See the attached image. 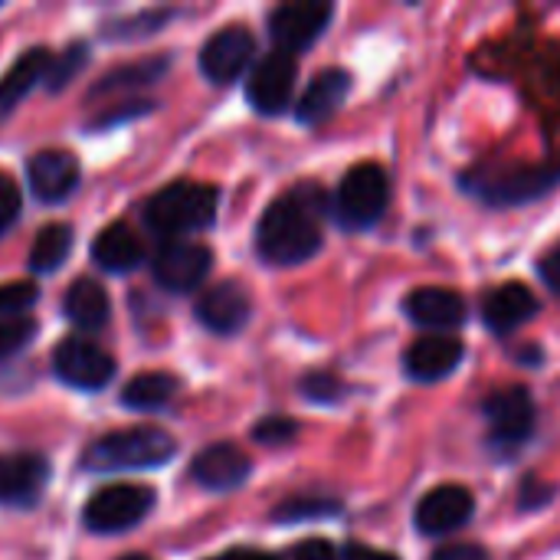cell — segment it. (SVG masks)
Here are the masks:
<instances>
[{"instance_id": "6da1fadb", "label": "cell", "mask_w": 560, "mask_h": 560, "mask_svg": "<svg viewBox=\"0 0 560 560\" xmlns=\"http://www.w3.org/2000/svg\"><path fill=\"white\" fill-rule=\"evenodd\" d=\"M318 190L299 187L279 200H272L256 230V249L272 266H299L322 249L318 226Z\"/></svg>"}, {"instance_id": "7a4b0ae2", "label": "cell", "mask_w": 560, "mask_h": 560, "mask_svg": "<svg viewBox=\"0 0 560 560\" xmlns=\"http://www.w3.org/2000/svg\"><path fill=\"white\" fill-rule=\"evenodd\" d=\"M177 443L158 427H131L115 430L89 446L82 466L92 472H115V469H154L174 459Z\"/></svg>"}, {"instance_id": "3957f363", "label": "cell", "mask_w": 560, "mask_h": 560, "mask_svg": "<svg viewBox=\"0 0 560 560\" xmlns=\"http://www.w3.org/2000/svg\"><path fill=\"white\" fill-rule=\"evenodd\" d=\"M217 187L210 184H197V180H177L167 184L164 190H158L148 207H144V220L164 233V236H180V233H194L213 223L217 217Z\"/></svg>"}, {"instance_id": "277c9868", "label": "cell", "mask_w": 560, "mask_h": 560, "mask_svg": "<svg viewBox=\"0 0 560 560\" xmlns=\"http://www.w3.org/2000/svg\"><path fill=\"white\" fill-rule=\"evenodd\" d=\"M154 492L148 486H128V482H118V486H105L98 489L85 509H82V522L89 532L95 535H115V532H128L135 528L151 509H154Z\"/></svg>"}, {"instance_id": "5b68a950", "label": "cell", "mask_w": 560, "mask_h": 560, "mask_svg": "<svg viewBox=\"0 0 560 560\" xmlns=\"http://www.w3.org/2000/svg\"><path fill=\"white\" fill-rule=\"evenodd\" d=\"M387 200H390V184H387L384 167L358 164L345 174L338 197H335V207H338V217L348 230H364L384 217Z\"/></svg>"}, {"instance_id": "8992f818", "label": "cell", "mask_w": 560, "mask_h": 560, "mask_svg": "<svg viewBox=\"0 0 560 560\" xmlns=\"http://www.w3.org/2000/svg\"><path fill=\"white\" fill-rule=\"evenodd\" d=\"M52 368H56L59 381L75 390H102L115 374V358L108 351H102L95 341L66 338V341H59V348L52 354Z\"/></svg>"}, {"instance_id": "52a82bcc", "label": "cell", "mask_w": 560, "mask_h": 560, "mask_svg": "<svg viewBox=\"0 0 560 560\" xmlns=\"http://www.w3.org/2000/svg\"><path fill=\"white\" fill-rule=\"evenodd\" d=\"M331 13H335V7L325 3V0L282 3V7H276L272 16H269V33H272V39H276V46H279L282 52L292 56V52L312 46V43L325 33Z\"/></svg>"}, {"instance_id": "ba28073f", "label": "cell", "mask_w": 560, "mask_h": 560, "mask_svg": "<svg viewBox=\"0 0 560 560\" xmlns=\"http://www.w3.org/2000/svg\"><path fill=\"white\" fill-rule=\"evenodd\" d=\"M486 420L492 443L502 450H515L535 430V404L525 387H505L486 400Z\"/></svg>"}, {"instance_id": "9c48e42d", "label": "cell", "mask_w": 560, "mask_h": 560, "mask_svg": "<svg viewBox=\"0 0 560 560\" xmlns=\"http://www.w3.org/2000/svg\"><path fill=\"white\" fill-rule=\"evenodd\" d=\"M213 266V253L203 243H167L154 259V279L167 292H194Z\"/></svg>"}, {"instance_id": "30bf717a", "label": "cell", "mask_w": 560, "mask_h": 560, "mask_svg": "<svg viewBox=\"0 0 560 560\" xmlns=\"http://www.w3.org/2000/svg\"><path fill=\"white\" fill-rule=\"evenodd\" d=\"M256 39L246 26H223L200 49V72L210 82H233L253 59Z\"/></svg>"}, {"instance_id": "8fae6325", "label": "cell", "mask_w": 560, "mask_h": 560, "mask_svg": "<svg viewBox=\"0 0 560 560\" xmlns=\"http://www.w3.org/2000/svg\"><path fill=\"white\" fill-rule=\"evenodd\" d=\"M292 89H295V56H289L282 49L269 52L253 69V75L246 82V95H249L253 108L262 115H279L289 105Z\"/></svg>"}, {"instance_id": "7c38bea8", "label": "cell", "mask_w": 560, "mask_h": 560, "mask_svg": "<svg viewBox=\"0 0 560 560\" xmlns=\"http://www.w3.org/2000/svg\"><path fill=\"white\" fill-rule=\"evenodd\" d=\"M476 512V499L463 486H440L417 505V525L423 535H450L463 528Z\"/></svg>"}, {"instance_id": "4fadbf2b", "label": "cell", "mask_w": 560, "mask_h": 560, "mask_svg": "<svg viewBox=\"0 0 560 560\" xmlns=\"http://www.w3.org/2000/svg\"><path fill=\"white\" fill-rule=\"evenodd\" d=\"M560 184V164H545V167H522V171H509L495 180L479 184V197L492 207H515V203H528L541 194H548L551 187Z\"/></svg>"}, {"instance_id": "5bb4252c", "label": "cell", "mask_w": 560, "mask_h": 560, "mask_svg": "<svg viewBox=\"0 0 560 560\" xmlns=\"http://www.w3.org/2000/svg\"><path fill=\"white\" fill-rule=\"evenodd\" d=\"M249 469H253V463H249V456L240 446H233V443H213L203 453H197V459L190 466V476L203 489L226 492V489L243 486L249 479Z\"/></svg>"}, {"instance_id": "9a60e30c", "label": "cell", "mask_w": 560, "mask_h": 560, "mask_svg": "<svg viewBox=\"0 0 560 560\" xmlns=\"http://www.w3.org/2000/svg\"><path fill=\"white\" fill-rule=\"evenodd\" d=\"M49 466L33 453L0 456V505H33L46 489Z\"/></svg>"}, {"instance_id": "2e32d148", "label": "cell", "mask_w": 560, "mask_h": 560, "mask_svg": "<svg viewBox=\"0 0 560 560\" xmlns=\"http://www.w3.org/2000/svg\"><path fill=\"white\" fill-rule=\"evenodd\" d=\"M253 302L249 292L236 282H220L213 289H207L197 302V318L200 325H207L217 335H233L249 322Z\"/></svg>"}, {"instance_id": "e0dca14e", "label": "cell", "mask_w": 560, "mask_h": 560, "mask_svg": "<svg viewBox=\"0 0 560 560\" xmlns=\"http://www.w3.org/2000/svg\"><path fill=\"white\" fill-rule=\"evenodd\" d=\"M79 184V161L69 151H39L30 158V187L39 200L59 203Z\"/></svg>"}, {"instance_id": "ac0fdd59", "label": "cell", "mask_w": 560, "mask_h": 560, "mask_svg": "<svg viewBox=\"0 0 560 560\" xmlns=\"http://www.w3.org/2000/svg\"><path fill=\"white\" fill-rule=\"evenodd\" d=\"M404 312L423 328H456L466 322V299L453 289L423 285L404 299Z\"/></svg>"}, {"instance_id": "d6986e66", "label": "cell", "mask_w": 560, "mask_h": 560, "mask_svg": "<svg viewBox=\"0 0 560 560\" xmlns=\"http://www.w3.org/2000/svg\"><path fill=\"white\" fill-rule=\"evenodd\" d=\"M538 312V299L532 295L528 285L522 282H505L495 285L486 302H482V318L495 335H512L515 328H522L532 315Z\"/></svg>"}, {"instance_id": "ffe728a7", "label": "cell", "mask_w": 560, "mask_h": 560, "mask_svg": "<svg viewBox=\"0 0 560 560\" xmlns=\"http://www.w3.org/2000/svg\"><path fill=\"white\" fill-rule=\"evenodd\" d=\"M463 361V345L446 335H427L410 345L404 368L413 381H443L450 377Z\"/></svg>"}, {"instance_id": "44dd1931", "label": "cell", "mask_w": 560, "mask_h": 560, "mask_svg": "<svg viewBox=\"0 0 560 560\" xmlns=\"http://www.w3.org/2000/svg\"><path fill=\"white\" fill-rule=\"evenodd\" d=\"M348 92H351V75L345 69H325V72H318L308 82V89L302 92L299 105H295L299 121L318 125V121L331 118L338 112V105L345 102Z\"/></svg>"}, {"instance_id": "7402d4cb", "label": "cell", "mask_w": 560, "mask_h": 560, "mask_svg": "<svg viewBox=\"0 0 560 560\" xmlns=\"http://www.w3.org/2000/svg\"><path fill=\"white\" fill-rule=\"evenodd\" d=\"M144 259V243L125 223L105 226L92 243V262L108 272H131Z\"/></svg>"}, {"instance_id": "603a6c76", "label": "cell", "mask_w": 560, "mask_h": 560, "mask_svg": "<svg viewBox=\"0 0 560 560\" xmlns=\"http://www.w3.org/2000/svg\"><path fill=\"white\" fill-rule=\"evenodd\" d=\"M49 62H52L49 49L36 46V49L23 52V56L7 69V75L0 79V118L10 115V112L23 102V95H30V89H33L39 79H46Z\"/></svg>"}, {"instance_id": "cb8c5ba5", "label": "cell", "mask_w": 560, "mask_h": 560, "mask_svg": "<svg viewBox=\"0 0 560 560\" xmlns=\"http://www.w3.org/2000/svg\"><path fill=\"white\" fill-rule=\"evenodd\" d=\"M62 312L66 318L75 325V328H85V331H95L108 322L112 315V302H108V292L92 282V279H75L62 299Z\"/></svg>"}, {"instance_id": "d4e9b609", "label": "cell", "mask_w": 560, "mask_h": 560, "mask_svg": "<svg viewBox=\"0 0 560 560\" xmlns=\"http://www.w3.org/2000/svg\"><path fill=\"white\" fill-rule=\"evenodd\" d=\"M177 390V381L171 374H161V371H148V374H138L125 384L121 390V404L131 407V410H158L164 407Z\"/></svg>"}, {"instance_id": "484cf974", "label": "cell", "mask_w": 560, "mask_h": 560, "mask_svg": "<svg viewBox=\"0 0 560 560\" xmlns=\"http://www.w3.org/2000/svg\"><path fill=\"white\" fill-rule=\"evenodd\" d=\"M72 249V230L66 223H49L36 233L33 249H30V269L36 272H52L66 262Z\"/></svg>"}, {"instance_id": "4316f807", "label": "cell", "mask_w": 560, "mask_h": 560, "mask_svg": "<svg viewBox=\"0 0 560 560\" xmlns=\"http://www.w3.org/2000/svg\"><path fill=\"white\" fill-rule=\"evenodd\" d=\"M171 66L167 56H158V59H144V62H135V66H121L115 72H108L102 82H95L92 95H102V92H115V89H131V85H141V82H154L164 69Z\"/></svg>"}, {"instance_id": "83f0119b", "label": "cell", "mask_w": 560, "mask_h": 560, "mask_svg": "<svg viewBox=\"0 0 560 560\" xmlns=\"http://www.w3.org/2000/svg\"><path fill=\"white\" fill-rule=\"evenodd\" d=\"M85 59H89V49H85V43H72L66 52L52 56V62H49V69H46V79H43V82H46L52 92L66 89V85L75 79V72H82Z\"/></svg>"}, {"instance_id": "f1b7e54d", "label": "cell", "mask_w": 560, "mask_h": 560, "mask_svg": "<svg viewBox=\"0 0 560 560\" xmlns=\"http://www.w3.org/2000/svg\"><path fill=\"white\" fill-rule=\"evenodd\" d=\"M36 285L33 282H10L0 285V322L20 318V312H26L36 302Z\"/></svg>"}, {"instance_id": "f546056e", "label": "cell", "mask_w": 560, "mask_h": 560, "mask_svg": "<svg viewBox=\"0 0 560 560\" xmlns=\"http://www.w3.org/2000/svg\"><path fill=\"white\" fill-rule=\"evenodd\" d=\"M36 335V322L30 318H10V322H0V361L23 351Z\"/></svg>"}, {"instance_id": "4dcf8cb0", "label": "cell", "mask_w": 560, "mask_h": 560, "mask_svg": "<svg viewBox=\"0 0 560 560\" xmlns=\"http://www.w3.org/2000/svg\"><path fill=\"white\" fill-rule=\"evenodd\" d=\"M302 394L315 404H335L345 397V384L335 377V374H325V371H315V374H305L302 377Z\"/></svg>"}, {"instance_id": "1f68e13d", "label": "cell", "mask_w": 560, "mask_h": 560, "mask_svg": "<svg viewBox=\"0 0 560 560\" xmlns=\"http://www.w3.org/2000/svg\"><path fill=\"white\" fill-rule=\"evenodd\" d=\"M295 433H299V427H295L289 417H269V420H262V423L253 430V440H256V443H266V446H282V443H289Z\"/></svg>"}, {"instance_id": "d6a6232c", "label": "cell", "mask_w": 560, "mask_h": 560, "mask_svg": "<svg viewBox=\"0 0 560 560\" xmlns=\"http://www.w3.org/2000/svg\"><path fill=\"white\" fill-rule=\"evenodd\" d=\"M328 512H338L335 502H325V499H292L285 502L282 509H276V522H299V518H308V515H328Z\"/></svg>"}, {"instance_id": "836d02e7", "label": "cell", "mask_w": 560, "mask_h": 560, "mask_svg": "<svg viewBox=\"0 0 560 560\" xmlns=\"http://www.w3.org/2000/svg\"><path fill=\"white\" fill-rule=\"evenodd\" d=\"M151 108H154V102H144V98H138V102H121L118 108H112V112L92 118V128H108V125H118V121H131V118L148 115Z\"/></svg>"}, {"instance_id": "e575fe53", "label": "cell", "mask_w": 560, "mask_h": 560, "mask_svg": "<svg viewBox=\"0 0 560 560\" xmlns=\"http://www.w3.org/2000/svg\"><path fill=\"white\" fill-rule=\"evenodd\" d=\"M16 213H20V187L7 174H0V233L13 226Z\"/></svg>"}, {"instance_id": "d590c367", "label": "cell", "mask_w": 560, "mask_h": 560, "mask_svg": "<svg viewBox=\"0 0 560 560\" xmlns=\"http://www.w3.org/2000/svg\"><path fill=\"white\" fill-rule=\"evenodd\" d=\"M292 560H341V558H338V551H335L328 541H322V538H308V541H302V545L292 551Z\"/></svg>"}, {"instance_id": "8d00e7d4", "label": "cell", "mask_w": 560, "mask_h": 560, "mask_svg": "<svg viewBox=\"0 0 560 560\" xmlns=\"http://www.w3.org/2000/svg\"><path fill=\"white\" fill-rule=\"evenodd\" d=\"M433 560H489V555L476 545H446L433 555Z\"/></svg>"}, {"instance_id": "74e56055", "label": "cell", "mask_w": 560, "mask_h": 560, "mask_svg": "<svg viewBox=\"0 0 560 560\" xmlns=\"http://www.w3.org/2000/svg\"><path fill=\"white\" fill-rule=\"evenodd\" d=\"M541 279H545L555 292H560V246H555V249L541 259Z\"/></svg>"}, {"instance_id": "f35d334b", "label": "cell", "mask_w": 560, "mask_h": 560, "mask_svg": "<svg viewBox=\"0 0 560 560\" xmlns=\"http://www.w3.org/2000/svg\"><path fill=\"white\" fill-rule=\"evenodd\" d=\"M345 560H400V558H394L390 551L368 548V545H351V548L345 551Z\"/></svg>"}, {"instance_id": "ab89813d", "label": "cell", "mask_w": 560, "mask_h": 560, "mask_svg": "<svg viewBox=\"0 0 560 560\" xmlns=\"http://www.w3.org/2000/svg\"><path fill=\"white\" fill-rule=\"evenodd\" d=\"M217 560H276L269 558V555H259V551H246V548H240V551H226L223 558Z\"/></svg>"}, {"instance_id": "60d3db41", "label": "cell", "mask_w": 560, "mask_h": 560, "mask_svg": "<svg viewBox=\"0 0 560 560\" xmlns=\"http://www.w3.org/2000/svg\"><path fill=\"white\" fill-rule=\"evenodd\" d=\"M121 560H148V558H121Z\"/></svg>"}]
</instances>
